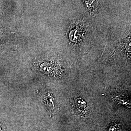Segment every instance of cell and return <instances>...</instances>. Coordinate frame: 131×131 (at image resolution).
Masks as SVG:
<instances>
[{"label":"cell","instance_id":"6da1fadb","mask_svg":"<svg viewBox=\"0 0 131 131\" xmlns=\"http://www.w3.org/2000/svg\"><path fill=\"white\" fill-rule=\"evenodd\" d=\"M86 106V103L81 98H78L75 100L74 107L79 111H82Z\"/></svg>","mask_w":131,"mask_h":131}]
</instances>
